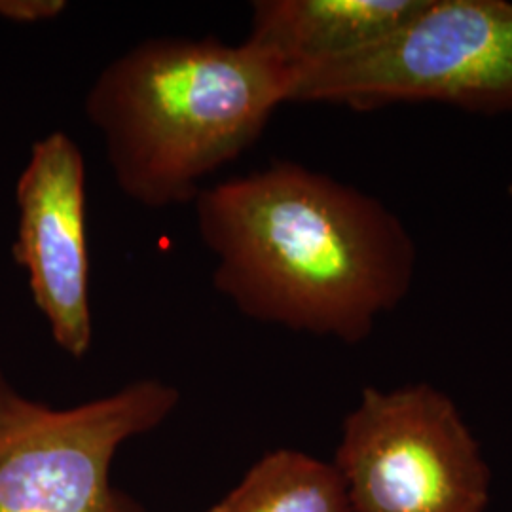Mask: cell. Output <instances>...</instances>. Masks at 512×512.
<instances>
[{"mask_svg": "<svg viewBox=\"0 0 512 512\" xmlns=\"http://www.w3.org/2000/svg\"><path fill=\"white\" fill-rule=\"evenodd\" d=\"M425 0H260L247 40L294 71L355 54L414 18Z\"/></svg>", "mask_w": 512, "mask_h": 512, "instance_id": "cell-7", "label": "cell"}, {"mask_svg": "<svg viewBox=\"0 0 512 512\" xmlns=\"http://www.w3.org/2000/svg\"><path fill=\"white\" fill-rule=\"evenodd\" d=\"M291 101L353 110L423 101L512 109V4L425 0L384 40L298 71Z\"/></svg>", "mask_w": 512, "mask_h": 512, "instance_id": "cell-3", "label": "cell"}, {"mask_svg": "<svg viewBox=\"0 0 512 512\" xmlns=\"http://www.w3.org/2000/svg\"><path fill=\"white\" fill-rule=\"evenodd\" d=\"M213 287L241 315L357 344L412 285L403 222L359 188L294 162L203 188Z\"/></svg>", "mask_w": 512, "mask_h": 512, "instance_id": "cell-1", "label": "cell"}, {"mask_svg": "<svg viewBox=\"0 0 512 512\" xmlns=\"http://www.w3.org/2000/svg\"><path fill=\"white\" fill-rule=\"evenodd\" d=\"M67 8L63 0H0V18L33 25L57 19Z\"/></svg>", "mask_w": 512, "mask_h": 512, "instance_id": "cell-9", "label": "cell"}, {"mask_svg": "<svg viewBox=\"0 0 512 512\" xmlns=\"http://www.w3.org/2000/svg\"><path fill=\"white\" fill-rule=\"evenodd\" d=\"M294 80L247 38L152 37L97 74L84 109L122 194L167 209L196 202L205 177L255 145Z\"/></svg>", "mask_w": 512, "mask_h": 512, "instance_id": "cell-2", "label": "cell"}, {"mask_svg": "<svg viewBox=\"0 0 512 512\" xmlns=\"http://www.w3.org/2000/svg\"><path fill=\"white\" fill-rule=\"evenodd\" d=\"M86 160L65 131L31 148L16 186L14 256L57 348L84 359L93 344Z\"/></svg>", "mask_w": 512, "mask_h": 512, "instance_id": "cell-6", "label": "cell"}, {"mask_svg": "<svg viewBox=\"0 0 512 512\" xmlns=\"http://www.w3.org/2000/svg\"><path fill=\"white\" fill-rule=\"evenodd\" d=\"M207 512H353L334 465L296 450H275Z\"/></svg>", "mask_w": 512, "mask_h": 512, "instance_id": "cell-8", "label": "cell"}, {"mask_svg": "<svg viewBox=\"0 0 512 512\" xmlns=\"http://www.w3.org/2000/svg\"><path fill=\"white\" fill-rule=\"evenodd\" d=\"M353 512H484L490 471L456 404L427 384L368 387L332 463Z\"/></svg>", "mask_w": 512, "mask_h": 512, "instance_id": "cell-5", "label": "cell"}, {"mask_svg": "<svg viewBox=\"0 0 512 512\" xmlns=\"http://www.w3.org/2000/svg\"><path fill=\"white\" fill-rule=\"evenodd\" d=\"M181 403L156 378L54 408L19 393L0 370V512H147L110 467L128 440L158 429Z\"/></svg>", "mask_w": 512, "mask_h": 512, "instance_id": "cell-4", "label": "cell"}]
</instances>
